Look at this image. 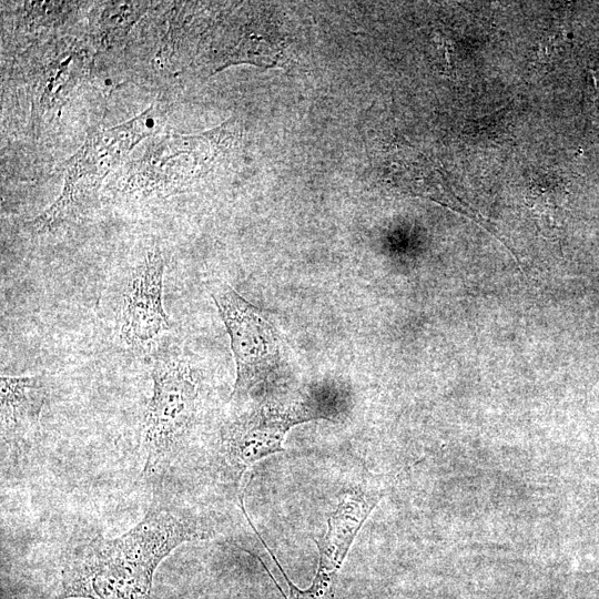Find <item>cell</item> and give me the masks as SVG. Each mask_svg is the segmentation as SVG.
<instances>
[{
	"label": "cell",
	"instance_id": "obj_1",
	"mask_svg": "<svg viewBox=\"0 0 599 599\" xmlns=\"http://www.w3.org/2000/svg\"><path fill=\"white\" fill-rule=\"evenodd\" d=\"M211 536L197 515L154 500L125 534L94 538L70 550L50 599H149L160 562L180 545Z\"/></svg>",
	"mask_w": 599,
	"mask_h": 599
},
{
	"label": "cell",
	"instance_id": "obj_2",
	"mask_svg": "<svg viewBox=\"0 0 599 599\" xmlns=\"http://www.w3.org/2000/svg\"><path fill=\"white\" fill-rule=\"evenodd\" d=\"M211 296L230 336L236 365L232 397L263 389L282 368L281 336L266 313L226 283L213 285Z\"/></svg>",
	"mask_w": 599,
	"mask_h": 599
},
{
	"label": "cell",
	"instance_id": "obj_3",
	"mask_svg": "<svg viewBox=\"0 0 599 599\" xmlns=\"http://www.w3.org/2000/svg\"><path fill=\"white\" fill-rule=\"evenodd\" d=\"M152 395L143 420L144 473L164 467L191 428L199 389L191 367L172 356L151 361Z\"/></svg>",
	"mask_w": 599,
	"mask_h": 599
},
{
	"label": "cell",
	"instance_id": "obj_4",
	"mask_svg": "<svg viewBox=\"0 0 599 599\" xmlns=\"http://www.w3.org/2000/svg\"><path fill=\"white\" fill-rule=\"evenodd\" d=\"M314 396L288 402H266L224 426L221 447L227 466L238 479L254 463L283 449L287 432L302 423L328 417Z\"/></svg>",
	"mask_w": 599,
	"mask_h": 599
},
{
	"label": "cell",
	"instance_id": "obj_5",
	"mask_svg": "<svg viewBox=\"0 0 599 599\" xmlns=\"http://www.w3.org/2000/svg\"><path fill=\"white\" fill-rule=\"evenodd\" d=\"M377 500H373L359 488L344 493L336 509L328 518L325 535L315 540L319 550V561L314 581L306 590L296 588L282 570L287 583L288 593L282 592L285 599H334L337 573L353 544Z\"/></svg>",
	"mask_w": 599,
	"mask_h": 599
},
{
	"label": "cell",
	"instance_id": "obj_6",
	"mask_svg": "<svg viewBox=\"0 0 599 599\" xmlns=\"http://www.w3.org/2000/svg\"><path fill=\"white\" fill-rule=\"evenodd\" d=\"M164 262L159 251L148 253L128 283L121 313V338L144 348L171 327L163 307Z\"/></svg>",
	"mask_w": 599,
	"mask_h": 599
},
{
	"label": "cell",
	"instance_id": "obj_7",
	"mask_svg": "<svg viewBox=\"0 0 599 599\" xmlns=\"http://www.w3.org/2000/svg\"><path fill=\"white\" fill-rule=\"evenodd\" d=\"M48 387L41 375H1V434L2 441L23 445L34 434Z\"/></svg>",
	"mask_w": 599,
	"mask_h": 599
},
{
	"label": "cell",
	"instance_id": "obj_8",
	"mask_svg": "<svg viewBox=\"0 0 599 599\" xmlns=\"http://www.w3.org/2000/svg\"><path fill=\"white\" fill-rule=\"evenodd\" d=\"M564 191L558 180L548 175L540 176L529 187L527 202L530 206H559Z\"/></svg>",
	"mask_w": 599,
	"mask_h": 599
}]
</instances>
